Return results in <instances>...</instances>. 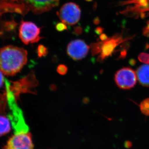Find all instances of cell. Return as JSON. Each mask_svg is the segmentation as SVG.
I'll return each mask as SVG.
<instances>
[{
  "mask_svg": "<svg viewBox=\"0 0 149 149\" xmlns=\"http://www.w3.org/2000/svg\"><path fill=\"white\" fill-rule=\"evenodd\" d=\"M60 0H0V16L8 13L24 15L46 12L58 6Z\"/></svg>",
  "mask_w": 149,
  "mask_h": 149,
  "instance_id": "1",
  "label": "cell"
},
{
  "mask_svg": "<svg viewBox=\"0 0 149 149\" xmlns=\"http://www.w3.org/2000/svg\"><path fill=\"white\" fill-rule=\"evenodd\" d=\"M27 51L22 48L8 45L0 49V71L14 76L27 63Z\"/></svg>",
  "mask_w": 149,
  "mask_h": 149,
  "instance_id": "2",
  "label": "cell"
},
{
  "mask_svg": "<svg viewBox=\"0 0 149 149\" xmlns=\"http://www.w3.org/2000/svg\"><path fill=\"white\" fill-rule=\"evenodd\" d=\"M40 28L31 22H21L19 29V37L25 45L39 42L42 37H40Z\"/></svg>",
  "mask_w": 149,
  "mask_h": 149,
  "instance_id": "3",
  "label": "cell"
},
{
  "mask_svg": "<svg viewBox=\"0 0 149 149\" xmlns=\"http://www.w3.org/2000/svg\"><path fill=\"white\" fill-rule=\"evenodd\" d=\"M81 13L79 6L74 3L70 2L63 5L57 15L62 22L68 25H72L80 20Z\"/></svg>",
  "mask_w": 149,
  "mask_h": 149,
  "instance_id": "4",
  "label": "cell"
},
{
  "mask_svg": "<svg viewBox=\"0 0 149 149\" xmlns=\"http://www.w3.org/2000/svg\"><path fill=\"white\" fill-rule=\"evenodd\" d=\"M137 75L132 68L123 67L115 74L114 80L118 88L123 90L133 88L137 82Z\"/></svg>",
  "mask_w": 149,
  "mask_h": 149,
  "instance_id": "5",
  "label": "cell"
},
{
  "mask_svg": "<svg viewBox=\"0 0 149 149\" xmlns=\"http://www.w3.org/2000/svg\"><path fill=\"white\" fill-rule=\"evenodd\" d=\"M3 149H34L32 134L29 132L15 134Z\"/></svg>",
  "mask_w": 149,
  "mask_h": 149,
  "instance_id": "6",
  "label": "cell"
},
{
  "mask_svg": "<svg viewBox=\"0 0 149 149\" xmlns=\"http://www.w3.org/2000/svg\"><path fill=\"white\" fill-rule=\"evenodd\" d=\"M89 46L84 41L76 40L71 41L68 45L67 53L74 60H80L85 57L89 52Z\"/></svg>",
  "mask_w": 149,
  "mask_h": 149,
  "instance_id": "7",
  "label": "cell"
},
{
  "mask_svg": "<svg viewBox=\"0 0 149 149\" xmlns=\"http://www.w3.org/2000/svg\"><path fill=\"white\" fill-rule=\"evenodd\" d=\"M118 40L112 38L110 40H105L102 43L96 44L94 47H92V53L95 54L98 53L99 52H101L100 59H104L111 55L118 45Z\"/></svg>",
  "mask_w": 149,
  "mask_h": 149,
  "instance_id": "8",
  "label": "cell"
},
{
  "mask_svg": "<svg viewBox=\"0 0 149 149\" xmlns=\"http://www.w3.org/2000/svg\"><path fill=\"white\" fill-rule=\"evenodd\" d=\"M136 73L139 83L145 87H149V64L139 67Z\"/></svg>",
  "mask_w": 149,
  "mask_h": 149,
  "instance_id": "9",
  "label": "cell"
},
{
  "mask_svg": "<svg viewBox=\"0 0 149 149\" xmlns=\"http://www.w3.org/2000/svg\"><path fill=\"white\" fill-rule=\"evenodd\" d=\"M140 109L142 113L149 116V98L145 99L140 104Z\"/></svg>",
  "mask_w": 149,
  "mask_h": 149,
  "instance_id": "10",
  "label": "cell"
},
{
  "mask_svg": "<svg viewBox=\"0 0 149 149\" xmlns=\"http://www.w3.org/2000/svg\"><path fill=\"white\" fill-rule=\"evenodd\" d=\"M138 59L143 63L149 64V54L146 53H141L139 55Z\"/></svg>",
  "mask_w": 149,
  "mask_h": 149,
  "instance_id": "11",
  "label": "cell"
},
{
  "mask_svg": "<svg viewBox=\"0 0 149 149\" xmlns=\"http://www.w3.org/2000/svg\"><path fill=\"white\" fill-rule=\"evenodd\" d=\"M38 54L39 56H46L47 53V48L43 45H40L37 49Z\"/></svg>",
  "mask_w": 149,
  "mask_h": 149,
  "instance_id": "12",
  "label": "cell"
},
{
  "mask_svg": "<svg viewBox=\"0 0 149 149\" xmlns=\"http://www.w3.org/2000/svg\"><path fill=\"white\" fill-rule=\"evenodd\" d=\"M56 28L58 32H63L64 30H66L67 27L66 24L62 22L57 23L56 25Z\"/></svg>",
  "mask_w": 149,
  "mask_h": 149,
  "instance_id": "13",
  "label": "cell"
},
{
  "mask_svg": "<svg viewBox=\"0 0 149 149\" xmlns=\"http://www.w3.org/2000/svg\"><path fill=\"white\" fill-rule=\"evenodd\" d=\"M67 71L66 67L64 65H60L58 67L57 71L59 73L62 74H64Z\"/></svg>",
  "mask_w": 149,
  "mask_h": 149,
  "instance_id": "14",
  "label": "cell"
},
{
  "mask_svg": "<svg viewBox=\"0 0 149 149\" xmlns=\"http://www.w3.org/2000/svg\"><path fill=\"white\" fill-rule=\"evenodd\" d=\"M3 74L2 72L0 71V88L3 87L4 81V77Z\"/></svg>",
  "mask_w": 149,
  "mask_h": 149,
  "instance_id": "15",
  "label": "cell"
},
{
  "mask_svg": "<svg viewBox=\"0 0 149 149\" xmlns=\"http://www.w3.org/2000/svg\"><path fill=\"white\" fill-rule=\"evenodd\" d=\"M100 39L101 40H103V41H105V40H107V37L106 35H105V34H102L100 36Z\"/></svg>",
  "mask_w": 149,
  "mask_h": 149,
  "instance_id": "16",
  "label": "cell"
},
{
  "mask_svg": "<svg viewBox=\"0 0 149 149\" xmlns=\"http://www.w3.org/2000/svg\"><path fill=\"white\" fill-rule=\"evenodd\" d=\"M102 31V29L100 27H98V28H97L96 29V32L98 34H100L101 33Z\"/></svg>",
  "mask_w": 149,
  "mask_h": 149,
  "instance_id": "17",
  "label": "cell"
},
{
  "mask_svg": "<svg viewBox=\"0 0 149 149\" xmlns=\"http://www.w3.org/2000/svg\"><path fill=\"white\" fill-rule=\"evenodd\" d=\"M147 27L146 28V30H145V33H146V34H148V33H149V24H148Z\"/></svg>",
  "mask_w": 149,
  "mask_h": 149,
  "instance_id": "18",
  "label": "cell"
},
{
  "mask_svg": "<svg viewBox=\"0 0 149 149\" xmlns=\"http://www.w3.org/2000/svg\"><path fill=\"white\" fill-rule=\"evenodd\" d=\"M87 1H91V0H87Z\"/></svg>",
  "mask_w": 149,
  "mask_h": 149,
  "instance_id": "19",
  "label": "cell"
}]
</instances>
